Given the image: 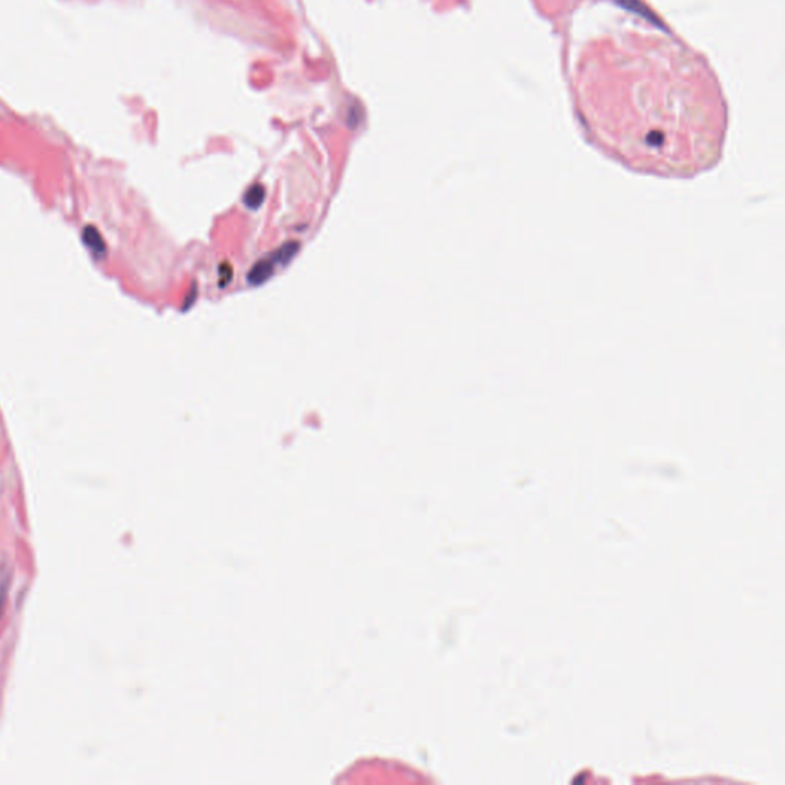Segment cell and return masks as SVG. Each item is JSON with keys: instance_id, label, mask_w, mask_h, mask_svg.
<instances>
[{"instance_id": "1", "label": "cell", "mask_w": 785, "mask_h": 785, "mask_svg": "<svg viewBox=\"0 0 785 785\" xmlns=\"http://www.w3.org/2000/svg\"><path fill=\"white\" fill-rule=\"evenodd\" d=\"M275 265L277 263L273 261L272 256H267L261 259V261H258L254 267L250 269L249 275H247V281L251 286H259L267 281L272 275L273 272H275Z\"/></svg>"}, {"instance_id": "2", "label": "cell", "mask_w": 785, "mask_h": 785, "mask_svg": "<svg viewBox=\"0 0 785 785\" xmlns=\"http://www.w3.org/2000/svg\"><path fill=\"white\" fill-rule=\"evenodd\" d=\"M81 238L83 242H85V246L91 250V254H93L95 258H103L106 254V244L103 241V236L102 233L97 231L94 226H86L83 228L81 232Z\"/></svg>"}, {"instance_id": "3", "label": "cell", "mask_w": 785, "mask_h": 785, "mask_svg": "<svg viewBox=\"0 0 785 785\" xmlns=\"http://www.w3.org/2000/svg\"><path fill=\"white\" fill-rule=\"evenodd\" d=\"M264 198H265L264 186L254 185L247 189L246 194H244V204H246L249 209L256 210L263 205Z\"/></svg>"}, {"instance_id": "4", "label": "cell", "mask_w": 785, "mask_h": 785, "mask_svg": "<svg viewBox=\"0 0 785 785\" xmlns=\"http://www.w3.org/2000/svg\"><path fill=\"white\" fill-rule=\"evenodd\" d=\"M298 250H300V242H295V241L286 242L284 246H281V247L275 251V254L270 255V256L273 258V261H275L277 264L286 265V264L290 263V259H292L296 254H298Z\"/></svg>"}]
</instances>
